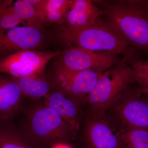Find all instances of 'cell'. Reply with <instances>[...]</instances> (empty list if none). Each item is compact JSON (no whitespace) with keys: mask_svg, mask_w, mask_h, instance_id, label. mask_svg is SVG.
Segmentation results:
<instances>
[{"mask_svg":"<svg viewBox=\"0 0 148 148\" xmlns=\"http://www.w3.org/2000/svg\"><path fill=\"white\" fill-rule=\"evenodd\" d=\"M58 38L67 47L119 55L130 66L142 61L140 50L129 45L112 24L102 16L95 24L84 29L71 31L60 28Z\"/></svg>","mask_w":148,"mask_h":148,"instance_id":"obj_1","label":"cell"},{"mask_svg":"<svg viewBox=\"0 0 148 148\" xmlns=\"http://www.w3.org/2000/svg\"><path fill=\"white\" fill-rule=\"evenodd\" d=\"M62 51L25 50L14 52L0 60V73L16 78L42 73L47 64Z\"/></svg>","mask_w":148,"mask_h":148,"instance_id":"obj_7","label":"cell"},{"mask_svg":"<svg viewBox=\"0 0 148 148\" xmlns=\"http://www.w3.org/2000/svg\"><path fill=\"white\" fill-rule=\"evenodd\" d=\"M103 73L93 70L69 72L54 69L53 83L56 90L63 92L84 108L87 96Z\"/></svg>","mask_w":148,"mask_h":148,"instance_id":"obj_9","label":"cell"},{"mask_svg":"<svg viewBox=\"0 0 148 148\" xmlns=\"http://www.w3.org/2000/svg\"><path fill=\"white\" fill-rule=\"evenodd\" d=\"M11 3L10 1L0 2V33L24 24L14 12Z\"/></svg>","mask_w":148,"mask_h":148,"instance_id":"obj_19","label":"cell"},{"mask_svg":"<svg viewBox=\"0 0 148 148\" xmlns=\"http://www.w3.org/2000/svg\"><path fill=\"white\" fill-rule=\"evenodd\" d=\"M45 105L55 111L77 135L85 110L84 106L58 90L45 97Z\"/></svg>","mask_w":148,"mask_h":148,"instance_id":"obj_12","label":"cell"},{"mask_svg":"<svg viewBox=\"0 0 148 148\" xmlns=\"http://www.w3.org/2000/svg\"><path fill=\"white\" fill-rule=\"evenodd\" d=\"M82 148H124L104 117L85 112L77 135Z\"/></svg>","mask_w":148,"mask_h":148,"instance_id":"obj_8","label":"cell"},{"mask_svg":"<svg viewBox=\"0 0 148 148\" xmlns=\"http://www.w3.org/2000/svg\"><path fill=\"white\" fill-rule=\"evenodd\" d=\"M14 79L24 96L31 99L36 100L45 98L50 92V84L39 76L32 75Z\"/></svg>","mask_w":148,"mask_h":148,"instance_id":"obj_15","label":"cell"},{"mask_svg":"<svg viewBox=\"0 0 148 148\" xmlns=\"http://www.w3.org/2000/svg\"><path fill=\"white\" fill-rule=\"evenodd\" d=\"M131 67V83H136L140 87L148 86V60L139 61Z\"/></svg>","mask_w":148,"mask_h":148,"instance_id":"obj_20","label":"cell"},{"mask_svg":"<svg viewBox=\"0 0 148 148\" xmlns=\"http://www.w3.org/2000/svg\"><path fill=\"white\" fill-rule=\"evenodd\" d=\"M104 15L90 0H71L61 29L75 31L90 27Z\"/></svg>","mask_w":148,"mask_h":148,"instance_id":"obj_11","label":"cell"},{"mask_svg":"<svg viewBox=\"0 0 148 148\" xmlns=\"http://www.w3.org/2000/svg\"><path fill=\"white\" fill-rule=\"evenodd\" d=\"M42 21L64 24L71 0H27Z\"/></svg>","mask_w":148,"mask_h":148,"instance_id":"obj_14","label":"cell"},{"mask_svg":"<svg viewBox=\"0 0 148 148\" xmlns=\"http://www.w3.org/2000/svg\"><path fill=\"white\" fill-rule=\"evenodd\" d=\"M116 133L124 148H148V129H130Z\"/></svg>","mask_w":148,"mask_h":148,"instance_id":"obj_17","label":"cell"},{"mask_svg":"<svg viewBox=\"0 0 148 148\" xmlns=\"http://www.w3.org/2000/svg\"><path fill=\"white\" fill-rule=\"evenodd\" d=\"M59 56L55 70L69 72L93 70L103 73L123 61L120 56L114 53L75 47H67Z\"/></svg>","mask_w":148,"mask_h":148,"instance_id":"obj_6","label":"cell"},{"mask_svg":"<svg viewBox=\"0 0 148 148\" xmlns=\"http://www.w3.org/2000/svg\"><path fill=\"white\" fill-rule=\"evenodd\" d=\"M21 132L36 147L66 143L77 137L71 126L44 103L28 111Z\"/></svg>","mask_w":148,"mask_h":148,"instance_id":"obj_3","label":"cell"},{"mask_svg":"<svg viewBox=\"0 0 148 148\" xmlns=\"http://www.w3.org/2000/svg\"><path fill=\"white\" fill-rule=\"evenodd\" d=\"M51 148H73L66 143H56L52 146Z\"/></svg>","mask_w":148,"mask_h":148,"instance_id":"obj_22","label":"cell"},{"mask_svg":"<svg viewBox=\"0 0 148 148\" xmlns=\"http://www.w3.org/2000/svg\"><path fill=\"white\" fill-rule=\"evenodd\" d=\"M42 40L38 28L29 26L14 27L0 33V53L33 50L41 44Z\"/></svg>","mask_w":148,"mask_h":148,"instance_id":"obj_10","label":"cell"},{"mask_svg":"<svg viewBox=\"0 0 148 148\" xmlns=\"http://www.w3.org/2000/svg\"><path fill=\"white\" fill-rule=\"evenodd\" d=\"M24 96L13 77L0 75V123L8 121L15 115Z\"/></svg>","mask_w":148,"mask_h":148,"instance_id":"obj_13","label":"cell"},{"mask_svg":"<svg viewBox=\"0 0 148 148\" xmlns=\"http://www.w3.org/2000/svg\"><path fill=\"white\" fill-rule=\"evenodd\" d=\"M104 117L116 132L148 129V98L130 86L109 107Z\"/></svg>","mask_w":148,"mask_h":148,"instance_id":"obj_5","label":"cell"},{"mask_svg":"<svg viewBox=\"0 0 148 148\" xmlns=\"http://www.w3.org/2000/svg\"><path fill=\"white\" fill-rule=\"evenodd\" d=\"M13 8L18 18L28 26L39 29L41 20L39 18L34 7L27 0H18L14 3Z\"/></svg>","mask_w":148,"mask_h":148,"instance_id":"obj_18","label":"cell"},{"mask_svg":"<svg viewBox=\"0 0 148 148\" xmlns=\"http://www.w3.org/2000/svg\"><path fill=\"white\" fill-rule=\"evenodd\" d=\"M132 69L121 61L103 72L87 96L85 112L104 117L105 112L130 86Z\"/></svg>","mask_w":148,"mask_h":148,"instance_id":"obj_4","label":"cell"},{"mask_svg":"<svg viewBox=\"0 0 148 148\" xmlns=\"http://www.w3.org/2000/svg\"><path fill=\"white\" fill-rule=\"evenodd\" d=\"M134 90L136 92L142 95H145L148 99V86L133 88Z\"/></svg>","mask_w":148,"mask_h":148,"instance_id":"obj_21","label":"cell"},{"mask_svg":"<svg viewBox=\"0 0 148 148\" xmlns=\"http://www.w3.org/2000/svg\"><path fill=\"white\" fill-rule=\"evenodd\" d=\"M21 131L9 126H0V148H36Z\"/></svg>","mask_w":148,"mask_h":148,"instance_id":"obj_16","label":"cell"},{"mask_svg":"<svg viewBox=\"0 0 148 148\" xmlns=\"http://www.w3.org/2000/svg\"><path fill=\"white\" fill-rule=\"evenodd\" d=\"M92 1L129 45L148 52V1Z\"/></svg>","mask_w":148,"mask_h":148,"instance_id":"obj_2","label":"cell"}]
</instances>
